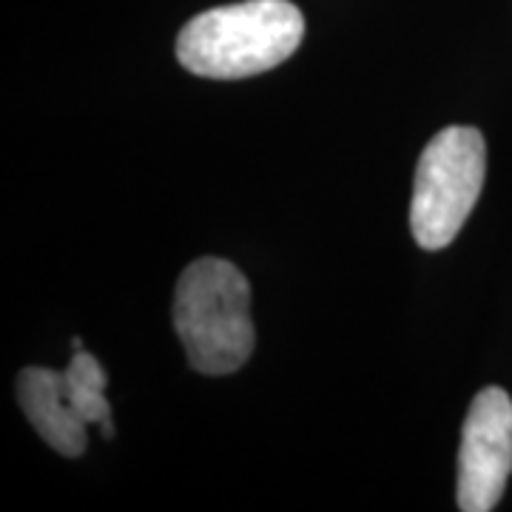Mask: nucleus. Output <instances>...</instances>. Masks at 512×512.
<instances>
[{"label":"nucleus","mask_w":512,"mask_h":512,"mask_svg":"<svg viewBox=\"0 0 512 512\" xmlns=\"http://www.w3.org/2000/svg\"><path fill=\"white\" fill-rule=\"evenodd\" d=\"M305 15L291 0H242L191 18L177 37L185 72L242 80L271 72L299 49Z\"/></svg>","instance_id":"obj_1"},{"label":"nucleus","mask_w":512,"mask_h":512,"mask_svg":"<svg viewBox=\"0 0 512 512\" xmlns=\"http://www.w3.org/2000/svg\"><path fill=\"white\" fill-rule=\"evenodd\" d=\"M174 328L197 373H237L251 359L256 342L245 274L217 256L191 262L174 293Z\"/></svg>","instance_id":"obj_2"},{"label":"nucleus","mask_w":512,"mask_h":512,"mask_svg":"<svg viewBox=\"0 0 512 512\" xmlns=\"http://www.w3.org/2000/svg\"><path fill=\"white\" fill-rule=\"evenodd\" d=\"M487 174V146L473 126L439 131L421 151L413 183L410 231L424 251L447 248L473 214Z\"/></svg>","instance_id":"obj_3"},{"label":"nucleus","mask_w":512,"mask_h":512,"mask_svg":"<svg viewBox=\"0 0 512 512\" xmlns=\"http://www.w3.org/2000/svg\"><path fill=\"white\" fill-rule=\"evenodd\" d=\"M512 476V399L501 387H484L464 419L458 453V510L498 507Z\"/></svg>","instance_id":"obj_4"},{"label":"nucleus","mask_w":512,"mask_h":512,"mask_svg":"<svg viewBox=\"0 0 512 512\" xmlns=\"http://www.w3.org/2000/svg\"><path fill=\"white\" fill-rule=\"evenodd\" d=\"M18 402L40 439L60 456L77 458L86 453V421L74 410L66 376L49 367H26L18 376Z\"/></svg>","instance_id":"obj_5"},{"label":"nucleus","mask_w":512,"mask_h":512,"mask_svg":"<svg viewBox=\"0 0 512 512\" xmlns=\"http://www.w3.org/2000/svg\"><path fill=\"white\" fill-rule=\"evenodd\" d=\"M66 376V390L72 399L74 410L80 413V419L86 424H97L103 430V436H114V421H111V404L106 399V370L86 350H74L72 362L63 370Z\"/></svg>","instance_id":"obj_6"}]
</instances>
